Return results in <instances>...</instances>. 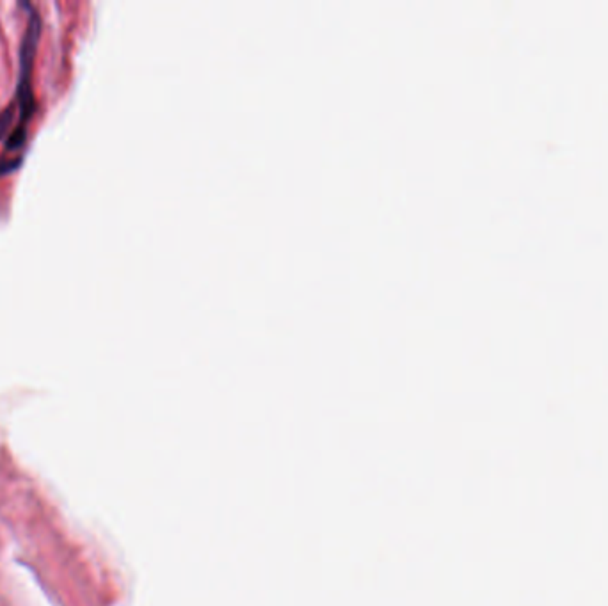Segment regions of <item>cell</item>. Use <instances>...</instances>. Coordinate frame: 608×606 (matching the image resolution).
Wrapping results in <instances>:
<instances>
[{
	"label": "cell",
	"instance_id": "cell-1",
	"mask_svg": "<svg viewBox=\"0 0 608 606\" xmlns=\"http://www.w3.org/2000/svg\"><path fill=\"white\" fill-rule=\"evenodd\" d=\"M30 18L20 48V79L15 100L0 113V176L17 169L23 160L30 120L36 108L32 88V64L38 46L39 23L38 13L29 6Z\"/></svg>",
	"mask_w": 608,
	"mask_h": 606
}]
</instances>
